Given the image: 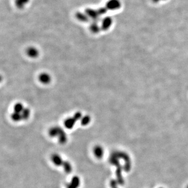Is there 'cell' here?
<instances>
[{"mask_svg":"<svg viewBox=\"0 0 188 188\" xmlns=\"http://www.w3.org/2000/svg\"><path fill=\"white\" fill-rule=\"evenodd\" d=\"M49 135L51 137H57L60 143L64 144L67 141V136L65 131L59 127H54L50 129Z\"/></svg>","mask_w":188,"mask_h":188,"instance_id":"cell-1","label":"cell"},{"mask_svg":"<svg viewBox=\"0 0 188 188\" xmlns=\"http://www.w3.org/2000/svg\"><path fill=\"white\" fill-rule=\"evenodd\" d=\"M85 12L87 15L90 20H92V21H97L98 22L100 18V15L99 14L97 9H91V8H87L85 9Z\"/></svg>","mask_w":188,"mask_h":188,"instance_id":"cell-2","label":"cell"},{"mask_svg":"<svg viewBox=\"0 0 188 188\" xmlns=\"http://www.w3.org/2000/svg\"><path fill=\"white\" fill-rule=\"evenodd\" d=\"M121 6L119 0H108L106 4V7L108 10L115 11L119 9Z\"/></svg>","mask_w":188,"mask_h":188,"instance_id":"cell-3","label":"cell"},{"mask_svg":"<svg viewBox=\"0 0 188 188\" xmlns=\"http://www.w3.org/2000/svg\"><path fill=\"white\" fill-rule=\"evenodd\" d=\"M112 19L109 16H106L101 20L100 26L102 31H108L112 25Z\"/></svg>","mask_w":188,"mask_h":188,"instance_id":"cell-4","label":"cell"},{"mask_svg":"<svg viewBox=\"0 0 188 188\" xmlns=\"http://www.w3.org/2000/svg\"><path fill=\"white\" fill-rule=\"evenodd\" d=\"M39 80L43 84H48L51 81V77L49 74L43 72L39 76Z\"/></svg>","mask_w":188,"mask_h":188,"instance_id":"cell-5","label":"cell"},{"mask_svg":"<svg viewBox=\"0 0 188 188\" xmlns=\"http://www.w3.org/2000/svg\"><path fill=\"white\" fill-rule=\"evenodd\" d=\"M75 17L79 21L82 23H87L90 20V18L85 12H77L75 14Z\"/></svg>","mask_w":188,"mask_h":188,"instance_id":"cell-6","label":"cell"},{"mask_svg":"<svg viewBox=\"0 0 188 188\" xmlns=\"http://www.w3.org/2000/svg\"><path fill=\"white\" fill-rule=\"evenodd\" d=\"M27 56L31 58H36L39 56V50L35 47H30L27 48L26 50Z\"/></svg>","mask_w":188,"mask_h":188,"instance_id":"cell-7","label":"cell"},{"mask_svg":"<svg viewBox=\"0 0 188 188\" xmlns=\"http://www.w3.org/2000/svg\"><path fill=\"white\" fill-rule=\"evenodd\" d=\"M90 31L93 34H98L101 29L100 25H99L98 22L92 21L90 26Z\"/></svg>","mask_w":188,"mask_h":188,"instance_id":"cell-8","label":"cell"},{"mask_svg":"<svg viewBox=\"0 0 188 188\" xmlns=\"http://www.w3.org/2000/svg\"><path fill=\"white\" fill-rule=\"evenodd\" d=\"M77 122L73 116L69 117L65 121V125L68 129H71L74 127L76 122Z\"/></svg>","mask_w":188,"mask_h":188,"instance_id":"cell-9","label":"cell"},{"mask_svg":"<svg viewBox=\"0 0 188 188\" xmlns=\"http://www.w3.org/2000/svg\"><path fill=\"white\" fill-rule=\"evenodd\" d=\"M30 0H15V6L18 9H23L29 3Z\"/></svg>","mask_w":188,"mask_h":188,"instance_id":"cell-10","label":"cell"},{"mask_svg":"<svg viewBox=\"0 0 188 188\" xmlns=\"http://www.w3.org/2000/svg\"><path fill=\"white\" fill-rule=\"evenodd\" d=\"M52 160L54 165L57 166H60L61 165H63L64 161L62 160L61 156L59 155L58 154H53L52 156Z\"/></svg>","mask_w":188,"mask_h":188,"instance_id":"cell-11","label":"cell"},{"mask_svg":"<svg viewBox=\"0 0 188 188\" xmlns=\"http://www.w3.org/2000/svg\"><path fill=\"white\" fill-rule=\"evenodd\" d=\"M80 185V179L77 176L74 177L71 180L68 188H78Z\"/></svg>","mask_w":188,"mask_h":188,"instance_id":"cell-12","label":"cell"},{"mask_svg":"<svg viewBox=\"0 0 188 188\" xmlns=\"http://www.w3.org/2000/svg\"><path fill=\"white\" fill-rule=\"evenodd\" d=\"M104 149L100 146H96L94 149V153L97 158H101L104 155Z\"/></svg>","mask_w":188,"mask_h":188,"instance_id":"cell-13","label":"cell"},{"mask_svg":"<svg viewBox=\"0 0 188 188\" xmlns=\"http://www.w3.org/2000/svg\"><path fill=\"white\" fill-rule=\"evenodd\" d=\"M11 118L13 121L15 122H19L23 120L21 113L16 112L14 111H13V112L11 115Z\"/></svg>","mask_w":188,"mask_h":188,"instance_id":"cell-14","label":"cell"},{"mask_svg":"<svg viewBox=\"0 0 188 188\" xmlns=\"http://www.w3.org/2000/svg\"><path fill=\"white\" fill-rule=\"evenodd\" d=\"M21 114H22L23 120H27V119H28L30 117V116H31V110L29 109L28 108H25V109L23 110V111L21 112Z\"/></svg>","mask_w":188,"mask_h":188,"instance_id":"cell-15","label":"cell"},{"mask_svg":"<svg viewBox=\"0 0 188 188\" xmlns=\"http://www.w3.org/2000/svg\"><path fill=\"white\" fill-rule=\"evenodd\" d=\"M81 124L83 126H86L90 124L91 121V118L89 115H85L84 116H83L82 118L81 119Z\"/></svg>","mask_w":188,"mask_h":188,"instance_id":"cell-16","label":"cell"},{"mask_svg":"<svg viewBox=\"0 0 188 188\" xmlns=\"http://www.w3.org/2000/svg\"><path fill=\"white\" fill-rule=\"evenodd\" d=\"M25 107L20 102H17L14 106V111L16 112L21 113L25 109Z\"/></svg>","mask_w":188,"mask_h":188,"instance_id":"cell-17","label":"cell"},{"mask_svg":"<svg viewBox=\"0 0 188 188\" xmlns=\"http://www.w3.org/2000/svg\"><path fill=\"white\" fill-rule=\"evenodd\" d=\"M62 166L64 167L65 171L66 173H70L72 171V166L68 161H64Z\"/></svg>","mask_w":188,"mask_h":188,"instance_id":"cell-18","label":"cell"},{"mask_svg":"<svg viewBox=\"0 0 188 188\" xmlns=\"http://www.w3.org/2000/svg\"><path fill=\"white\" fill-rule=\"evenodd\" d=\"M73 116L75 120H76V121H78L79 120H81V119L82 118V113L81 112H76L74 113V115H73Z\"/></svg>","mask_w":188,"mask_h":188,"instance_id":"cell-19","label":"cell"},{"mask_svg":"<svg viewBox=\"0 0 188 188\" xmlns=\"http://www.w3.org/2000/svg\"><path fill=\"white\" fill-rule=\"evenodd\" d=\"M99 14H100V16H101L102 15L106 14L107 11V9L106 7H102L99 8L98 9H97Z\"/></svg>","mask_w":188,"mask_h":188,"instance_id":"cell-20","label":"cell"},{"mask_svg":"<svg viewBox=\"0 0 188 188\" xmlns=\"http://www.w3.org/2000/svg\"><path fill=\"white\" fill-rule=\"evenodd\" d=\"M154 2H158L159 1H160V0H153Z\"/></svg>","mask_w":188,"mask_h":188,"instance_id":"cell-21","label":"cell"},{"mask_svg":"<svg viewBox=\"0 0 188 188\" xmlns=\"http://www.w3.org/2000/svg\"><path fill=\"white\" fill-rule=\"evenodd\" d=\"M187 188H188V186H187Z\"/></svg>","mask_w":188,"mask_h":188,"instance_id":"cell-22","label":"cell"},{"mask_svg":"<svg viewBox=\"0 0 188 188\" xmlns=\"http://www.w3.org/2000/svg\"></svg>","mask_w":188,"mask_h":188,"instance_id":"cell-23","label":"cell"}]
</instances>
